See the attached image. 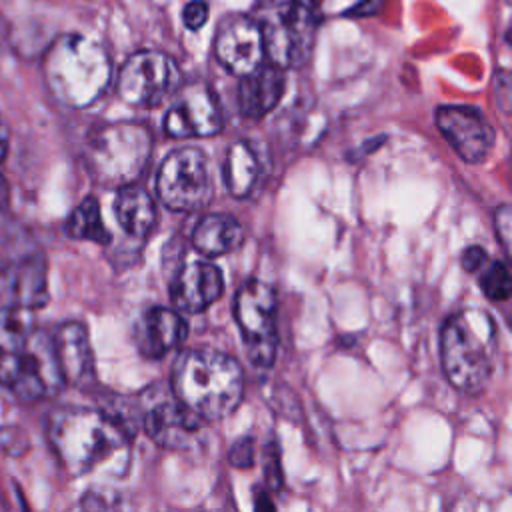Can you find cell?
<instances>
[{"label":"cell","instance_id":"5","mask_svg":"<svg viewBox=\"0 0 512 512\" xmlns=\"http://www.w3.org/2000/svg\"><path fill=\"white\" fill-rule=\"evenodd\" d=\"M152 154V132L138 122L106 124L86 142V166L104 186L132 184Z\"/></svg>","mask_w":512,"mask_h":512},{"label":"cell","instance_id":"1","mask_svg":"<svg viewBox=\"0 0 512 512\" xmlns=\"http://www.w3.org/2000/svg\"><path fill=\"white\" fill-rule=\"evenodd\" d=\"M174 398L204 422L232 414L244 394L240 364L214 348L184 350L172 366Z\"/></svg>","mask_w":512,"mask_h":512},{"label":"cell","instance_id":"20","mask_svg":"<svg viewBox=\"0 0 512 512\" xmlns=\"http://www.w3.org/2000/svg\"><path fill=\"white\" fill-rule=\"evenodd\" d=\"M222 176L228 192L234 198L252 196L266 176V166L254 142L236 140L226 150Z\"/></svg>","mask_w":512,"mask_h":512},{"label":"cell","instance_id":"11","mask_svg":"<svg viewBox=\"0 0 512 512\" xmlns=\"http://www.w3.org/2000/svg\"><path fill=\"white\" fill-rule=\"evenodd\" d=\"M436 128L458 154V158L468 164L484 162L496 142V132L492 124L474 106H438Z\"/></svg>","mask_w":512,"mask_h":512},{"label":"cell","instance_id":"15","mask_svg":"<svg viewBox=\"0 0 512 512\" xmlns=\"http://www.w3.org/2000/svg\"><path fill=\"white\" fill-rule=\"evenodd\" d=\"M142 424L148 438L160 448L186 450L196 442L204 420L190 412L176 398L164 396L148 404L142 416Z\"/></svg>","mask_w":512,"mask_h":512},{"label":"cell","instance_id":"7","mask_svg":"<svg viewBox=\"0 0 512 512\" xmlns=\"http://www.w3.org/2000/svg\"><path fill=\"white\" fill-rule=\"evenodd\" d=\"M156 192L162 204L174 212L204 208L214 192L206 154L194 146L172 150L160 164Z\"/></svg>","mask_w":512,"mask_h":512},{"label":"cell","instance_id":"18","mask_svg":"<svg viewBox=\"0 0 512 512\" xmlns=\"http://www.w3.org/2000/svg\"><path fill=\"white\" fill-rule=\"evenodd\" d=\"M188 334L184 318L170 308H148L134 326V342L144 358L158 360L178 348Z\"/></svg>","mask_w":512,"mask_h":512},{"label":"cell","instance_id":"28","mask_svg":"<svg viewBox=\"0 0 512 512\" xmlns=\"http://www.w3.org/2000/svg\"><path fill=\"white\" fill-rule=\"evenodd\" d=\"M510 224H512V218H510V206L508 204H502L496 214H494V232H496V238L500 240L504 252L508 254L510 250Z\"/></svg>","mask_w":512,"mask_h":512},{"label":"cell","instance_id":"30","mask_svg":"<svg viewBox=\"0 0 512 512\" xmlns=\"http://www.w3.org/2000/svg\"><path fill=\"white\" fill-rule=\"evenodd\" d=\"M84 508H116L118 496L112 490H90L82 498Z\"/></svg>","mask_w":512,"mask_h":512},{"label":"cell","instance_id":"27","mask_svg":"<svg viewBox=\"0 0 512 512\" xmlns=\"http://www.w3.org/2000/svg\"><path fill=\"white\" fill-rule=\"evenodd\" d=\"M182 20L188 30H200L208 20V4L204 0H190L182 10Z\"/></svg>","mask_w":512,"mask_h":512},{"label":"cell","instance_id":"9","mask_svg":"<svg viewBox=\"0 0 512 512\" xmlns=\"http://www.w3.org/2000/svg\"><path fill=\"white\" fill-rule=\"evenodd\" d=\"M182 86L178 64L164 52H134L120 68L116 90L118 96L138 108H158L172 98Z\"/></svg>","mask_w":512,"mask_h":512},{"label":"cell","instance_id":"25","mask_svg":"<svg viewBox=\"0 0 512 512\" xmlns=\"http://www.w3.org/2000/svg\"><path fill=\"white\" fill-rule=\"evenodd\" d=\"M262 462H264V478H266L268 490H278L282 486V466H280V452L276 442H268L264 446Z\"/></svg>","mask_w":512,"mask_h":512},{"label":"cell","instance_id":"31","mask_svg":"<svg viewBox=\"0 0 512 512\" xmlns=\"http://www.w3.org/2000/svg\"><path fill=\"white\" fill-rule=\"evenodd\" d=\"M272 490H264V488H254V506L258 510H274V502L270 498Z\"/></svg>","mask_w":512,"mask_h":512},{"label":"cell","instance_id":"19","mask_svg":"<svg viewBox=\"0 0 512 512\" xmlns=\"http://www.w3.org/2000/svg\"><path fill=\"white\" fill-rule=\"evenodd\" d=\"M238 108L248 118H262L272 112L286 88L284 70L276 64H260L256 70L240 76Z\"/></svg>","mask_w":512,"mask_h":512},{"label":"cell","instance_id":"14","mask_svg":"<svg viewBox=\"0 0 512 512\" xmlns=\"http://www.w3.org/2000/svg\"><path fill=\"white\" fill-rule=\"evenodd\" d=\"M48 302V268L40 250L0 266V308L38 310Z\"/></svg>","mask_w":512,"mask_h":512},{"label":"cell","instance_id":"4","mask_svg":"<svg viewBox=\"0 0 512 512\" xmlns=\"http://www.w3.org/2000/svg\"><path fill=\"white\" fill-rule=\"evenodd\" d=\"M48 442L72 476H82L126 448L128 434L102 410L62 406L48 414Z\"/></svg>","mask_w":512,"mask_h":512},{"label":"cell","instance_id":"23","mask_svg":"<svg viewBox=\"0 0 512 512\" xmlns=\"http://www.w3.org/2000/svg\"><path fill=\"white\" fill-rule=\"evenodd\" d=\"M64 230L74 240H88L96 244H108L112 240L110 230L100 216V204L94 196H86L66 218Z\"/></svg>","mask_w":512,"mask_h":512},{"label":"cell","instance_id":"10","mask_svg":"<svg viewBox=\"0 0 512 512\" xmlns=\"http://www.w3.org/2000/svg\"><path fill=\"white\" fill-rule=\"evenodd\" d=\"M322 20V0H290L284 12L262 26L264 50L280 68L302 66L314 46Z\"/></svg>","mask_w":512,"mask_h":512},{"label":"cell","instance_id":"3","mask_svg":"<svg viewBox=\"0 0 512 512\" xmlns=\"http://www.w3.org/2000/svg\"><path fill=\"white\" fill-rule=\"evenodd\" d=\"M498 352L494 318L480 308H464L446 318L440 332V360L450 384L478 394L492 378Z\"/></svg>","mask_w":512,"mask_h":512},{"label":"cell","instance_id":"6","mask_svg":"<svg viewBox=\"0 0 512 512\" xmlns=\"http://www.w3.org/2000/svg\"><path fill=\"white\" fill-rule=\"evenodd\" d=\"M0 386L26 402L58 394L64 378L56 362L52 336L34 328L20 344L0 346Z\"/></svg>","mask_w":512,"mask_h":512},{"label":"cell","instance_id":"24","mask_svg":"<svg viewBox=\"0 0 512 512\" xmlns=\"http://www.w3.org/2000/svg\"><path fill=\"white\" fill-rule=\"evenodd\" d=\"M480 288L484 292V296L492 302H504L510 298V290H512V282H510V272L506 268L504 262L496 260L490 262L480 270Z\"/></svg>","mask_w":512,"mask_h":512},{"label":"cell","instance_id":"2","mask_svg":"<svg viewBox=\"0 0 512 512\" xmlns=\"http://www.w3.org/2000/svg\"><path fill=\"white\" fill-rule=\"evenodd\" d=\"M42 76L54 100L68 108H88L106 92L112 62L100 42L68 32L46 48Z\"/></svg>","mask_w":512,"mask_h":512},{"label":"cell","instance_id":"32","mask_svg":"<svg viewBox=\"0 0 512 512\" xmlns=\"http://www.w3.org/2000/svg\"><path fill=\"white\" fill-rule=\"evenodd\" d=\"M8 148H10V132H8V126L4 124V120L0 116V164L8 156Z\"/></svg>","mask_w":512,"mask_h":512},{"label":"cell","instance_id":"29","mask_svg":"<svg viewBox=\"0 0 512 512\" xmlns=\"http://www.w3.org/2000/svg\"><path fill=\"white\" fill-rule=\"evenodd\" d=\"M460 262H462V268H464L466 272L474 274V272H480V270L488 264V254H486V250L480 248V246H468V248L462 252Z\"/></svg>","mask_w":512,"mask_h":512},{"label":"cell","instance_id":"16","mask_svg":"<svg viewBox=\"0 0 512 512\" xmlns=\"http://www.w3.org/2000/svg\"><path fill=\"white\" fill-rule=\"evenodd\" d=\"M54 354L64 378V384L76 388H88L96 382L94 352L90 344L88 330L78 320L62 322L52 334Z\"/></svg>","mask_w":512,"mask_h":512},{"label":"cell","instance_id":"13","mask_svg":"<svg viewBox=\"0 0 512 512\" xmlns=\"http://www.w3.org/2000/svg\"><path fill=\"white\" fill-rule=\"evenodd\" d=\"M214 52L230 74L246 76L256 70L266 56L262 24L244 14L224 18L214 38Z\"/></svg>","mask_w":512,"mask_h":512},{"label":"cell","instance_id":"21","mask_svg":"<svg viewBox=\"0 0 512 512\" xmlns=\"http://www.w3.org/2000/svg\"><path fill=\"white\" fill-rule=\"evenodd\" d=\"M114 212L122 230L136 240H144L156 226L154 200L142 186L134 182L118 188Z\"/></svg>","mask_w":512,"mask_h":512},{"label":"cell","instance_id":"22","mask_svg":"<svg viewBox=\"0 0 512 512\" xmlns=\"http://www.w3.org/2000/svg\"><path fill=\"white\" fill-rule=\"evenodd\" d=\"M242 226L230 214H206L192 230V246L204 256H224L242 244Z\"/></svg>","mask_w":512,"mask_h":512},{"label":"cell","instance_id":"8","mask_svg":"<svg viewBox=\"0 0 512 512\" xmlns=\"http://www.w3.org/2000/svg\"><path fill=\"white\" fill-rule=\"evenodd\" d=\"M234 316L242 334L248 360L268 368L276 360V294L260 280H246L234 298Z\"/></svg>","mask_w":512,"mask_h":512},{"label":"cell","instance_id":"26","mask_svg":"<svg viewBox=\"0 0 512 512\" xmlns=\"http://www.w3.org/2000/svg\"><path fill=\"white\" fill-rule=\"evenodd\" d=\"M256 452H254V442L252 438H242L238 440L230 452H228V460L234 468H250L254 464Z\"/></svg>","mask_w":512,"mask_h":512},{"label":"cell","instance_id":"17","mask_svg":"<svg viewBox=\"0 0 512 512\" xmlns=\"http://www.w3.org/2000/svg\"><path fill=\"white\" fill-rule=\"evenodd\" d=\"M224 290V278L218 266L210 262H190L180 268L170 286L172 306L186 314L204 312Z\"/></svg>","mask_w":512,"mask_h":512},{"label":"cell","instance_id":"12","mask_svg":"<svg viewBox=\"0 0 512 512\" xmlns=\"http://www.w3.org/2000/svg\"><path fill=\"white\" fill-rule=\"evenodd\" d=\"M164 116L170 138H208L222 130V114L214 92L206 84L180 86Z\"/></svg>","mask_w":512,"mask_h":512}]
</instances>
